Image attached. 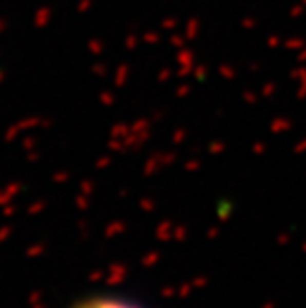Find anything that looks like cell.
Instances as JSON below:
<instances>
[{"instance_id": "cell-1", "label": "cell", "mask_w": 306, "mask_h": 308, "mask_svg": "<svg viewBox=\"0 0 306 308\" xmlns=\"http://www.w3.org/2000/svg\"><path fill=\"white\" fill-rule=\"evenodd\" d=\"M72 308H141L139 304L122 296H88Z\"/></svg>"}]
</instances>
